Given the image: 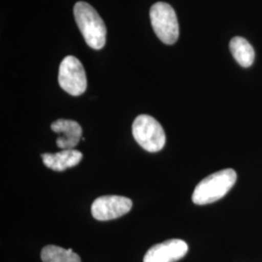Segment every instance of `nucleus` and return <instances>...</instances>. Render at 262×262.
Segmentation results:
<instances>
[{
  "instance_id": "f257e3e1",
  "label": "nucleus",
  "mask_w": 262,
  "mask_h": 262,
  "mask_svg": "<svg viewBox=\"0 0 262 262\" xmlns=\"http://www.w3.org/2000/svg\"><path fill=\"white\" fill-rule=\"evenodd\" d=\"M237 181L233 169H224L203 179L192 193V201L196 205H206L222 199L232 188Z\"/></svg>"
},
{
  "instance_id": "f03ea898",
  "label": "nucleus",
  "mask_w": 262,
  "mask_h": 262,
  "mask_svg": "<svg viewBox=\"0 0 262 262\" xmlns=\"http://www.w3.org/2000/svg\"><path fill=\"white\" fill-rule=\"evenodd\" d=\"M74 17L88 46L94 50L102 49L106 43V27L94 7L79 1L74 6Z\"/></svg>"
},
{
  "instance_id": "7ed1b4c3",
  "label": "nucleus",
  "mask_w": 262,
  "mask_h": 262,
  "mask_svg": "<svg viewBox=\"0 0 262 262\" xmlns=\"http://www.w3.org/2000/svg\"><path fill=\"white\" fill-rule=\"evenodd\" d=\"M132 134L141 147L150 152L162 150L166 142V135L161 124L149 115H140L134 120Z\"/></svg>"
},
{
  "instance_id": "20e7f679",
  "label": "nucleus",
  "mask_w": 262,
  "mask_h": 262,
  "mask_svg": "<svg viewBox=\"0 0 262 262\" xmlns=\"http://www.w3.org/2000/svg\"><path fill=\"white\" fill-rule=\"evenodd\" d=\"M150 23L159 40L172 45L179 38V24L174 9L165 2H158L151 6Z\"/></svg>"
},
{
  "instance_id": "39448f33",
  "label": "nucleus",
  "mask_w": 262,
  "mask_h": 262,
  "mask_svg": "<svg viewBox=\"0 0 262 262\" xmlns=\"http://www.w3.org/2000/svg\"><path fill=\"white\" fill-rule=\"evenodd\" d=\"M58 84L67 94L79 96L86 90V76L81 61L73 56H66L58 71Z\"/></svg>"
},
{
  "instance_id": "423d86ee",
  "label": "nucleus",
  "mask_w": 262,
  "mask_h": 262,
  "mask_svg": "<svg viewBox=\"0 0 262 262\" xmlns=\"http://www.w3.org/2000/svg\"><path fill=\"white\" fill-rule=\"evenodd\" d=\"M132 201L121 195H103L96 198L92 205V215L95 220L106 222L127 214Z\"/></svg>"
},
{
  "instance_id": "0eeeda50",
  "label": "nucleus",
  "mask_w": 262,
  "mask_h": 262,
  "mask_svg": "<svg viewBox=\"0 0 262 262\" xmlns=\"http://www.w3.org/2000/svg\"><path fill=\"white\" fill-rule=\"evenodd\" d=\"M188 251L187 244L180 239H171L152 246L144 256L143 262H176Z\"/></svg>"
},
{
  "instance_id": "6e6552de",
  "label": "nucleus",
  "mask_w": 262,
  "mask_h": 262,
  "mask_svg": "<svg viewBox=\"0 0 262 262\" xmlns=\"http://www.w3.org/2000/svg\"><path fill=\"white\" fill-rule=\"evenodd\" d=\"M51 128L59 135L56 139V145L62 150L74 149L82 138L83 129L75 121L60 119L53 122Z\"/></svg>"
},
{
  "instance_id": "1a4fd4ad",
  "label": "nucleus",
  "mask_w": 262,
  "mask_h": 262,
  "mask_svg": "<svg viewBox=\"0 0 262 262\" xmlns=\"http://www.w3.org/2000/svg\"><path fill=\"white\" fill-rule=\"evenodd\" d=\"M82 159L83 154L74 149L62 150L56 154L42 155V160L48 168L58 172L74 167L80 163Z\"/></svg>"
},
{
  "instance_id": "9d476101",
  "label": "nucleus",
  "mask_w": 262,
  "mask_h": 262,
  "mask_svg": "<svg viewBox=\"0 0 262 262\" xmlns=\"http://www.w3.org/2000/svg\"><path fill=\"white\" fill-rule=\"evenodd\" d=\"M229 49L235 60L242 67H250L254 61V50L253 46L243 37L232 38Z\"/></svg>"
},
{
  "instance_id": "9b49d317",
  "label": "nucleus",
  "mask_w": 262,
  "mask_h": 262,
  "mask_svg": "<svg viewBox=\"0 0 262 262\" xmlns=\"http://www.w3.org/2000/svg\"><path fill=\"white\" fill-rule=\"evenodd\" d=\"M41 259L43 262H82L81 257L71 249L50 245L41 252Z\"/></svg>"
}]
</instances>
